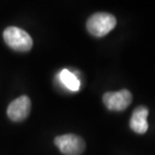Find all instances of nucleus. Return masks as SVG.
<instances>
[{
	"instance_id": "1",
	"label": "nucleus",
	"mask_w": 155,
	"mask_h": 155,
	"mask_svg": "<svg viewBox=\"0 0 155 155\" xmlns=\"http://www.w3.org/2000/svg\"><path fill=\"white\" fill-rule=\"evenodd\" d=\"M3 38L9 48L16 51H29L33 45V40L25 30L15 26H9L3 31Z\"/></svg>"
},
{
	"instance_id": "2",
	"label": "nucleus",
	"mask_w": 155,
	"mask_h": 155,
	"mask_svg": "<svg viewBox=\"0 0 155 155\" xmlns=\"http://www.w3.org/2000/svg\"><path fill=\"white\" fill-rule=\"evenodd\" d=\"M117 20L114 15L108 12H97L87 21L88 31L97 38L108 35L116 26Z\"/></svg>"
},
{
	"instance_id": "3",
	"label": "nucleus",
	"mask_w": 155,
	"mask_h": 155,
	"mask_svg": "<svg viewBox=\"0 0 155 155\" xmlns=\"http://www.w3.org/2000/svg\"><path fill=\"white\" fill-rule=\"evenodd\" d=\"M54 144L64 155H81L86 148L85 141L75 134H64L55 137Z\"/></svg>"
},
{
	"instance_id": "4",
	"label": "nucleus",
	"mask_w": 155,
	"mask_h": 155,
	"mask_svg": "<svg viewBox=\"0 0 155 155\" xmlns=\"http://www.w3.org/2000/svg\"><path fill=\"white\" fill-rule=\"evenodd\" d=\"M103 102L111 111H124L132 102V94L128 90L108 92L103 96Z\"/></svg>"
},
{
	"instance_id": "5",
	"label": "nucleus",
	"mask_w": 155,
	"mask_h": 155,
	"mask_svg": "<svg viewBox=\"0 0 155 155\" xmlns=\"http://www.w3.org/2000/svg\"><path fill=\"white\" fill-rule=\"evenodd\" d=\"M31 110V102L27 96H20L12 101L7 108V115L9 119L14 122H20L28 117Z\"/></svg>"
},
{
	"instance_id": "6",
	"label": "nucleus",
	"mask_w": 155,
	"mask_h": 155,
	"mask_svg": "<svg viewBox=\"0 0 155 155\" xmlns=\"http://www.w3.org/2000/svg\"><path fill=\"white\" fill-rule=\"evenodd\" d=\"M148 109L144 106H139L133 111L131 120H130V128L138 134H144L148 130L147 123Z\"/></svg>"
},
{
	"instance_id": "7",
	"label": "nucleus",
	"mask_w": 155,
	"mask_h": 155,
	"mask_svg": "<svg viewBox=\"0 0 155 155\" xmlns=\"http://www.w3.org/2000/svg\"><path fill=\"white\" fill-rule=\"evenodd\" d=\"M58 79H60L61 83L63 84L64 87L69 89L70 91L78 92L81 88V83L78 77L71 71L64 69L58 75Z\"/></svg>"
}]
</instances>
